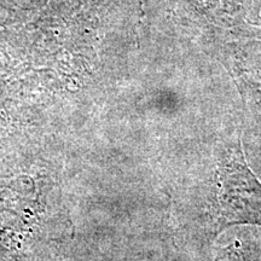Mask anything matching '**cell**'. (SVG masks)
<instances>
[{
    "instance_id": "1",
    "label": "cell",
    "mask_w": 261,
    "mask_h": 261,
    "mask_svg": "<svg viewBox=\"0 0 261 261\" xmlns=\"http://www.w3.org/2000/svg\"><path fill=\"white\" fill-rule=\"evenodd\" d=\"M218 180V231L236 224L261 225V182L240 148H233L221 160Z\"/></svg>"
}]
</instances>
